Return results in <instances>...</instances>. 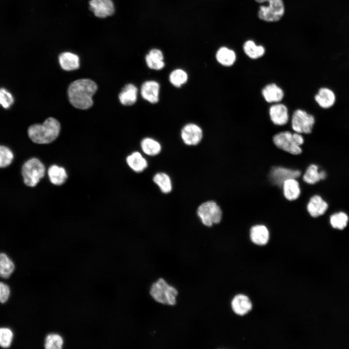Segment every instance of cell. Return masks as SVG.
<instances>
[{"instance_id": "obj_1", "label": "cell", "mask_w": 349, "mask_h": 349, "mask_svg": "<svg viewBox=\"0 0 349 349\" xmlns=\"http://www.w3.org/2000/svg\"><path fill=\"white\" fill-rule=\"evenodd\" d=\"M96 83L90 79H83L72 82L68 89L71 104L79 109H87L93 104L92 96L97 90Z\"/></svg>"}, {"instance_id": "obj_2", "label": "cell", "mask_w": 349, "mask_h": 349, "mask_svg": "<svg viewBox=\"0 0 349 349\" xmlns=\"http://www.w3.org/2000/svg\"><path fill=\"white\" fill-rule=\"evenodd\" d=\"M61 126L59 121L52 117L47 119L42 124H35L28 129V135L34 143L39 144L48 143L58 137Z\"/></svg>"}, {"instance_id": "obj_3", "label": "cell", "mask_w": 349, "mask_h": 349, "mask_svg": "<svg viewBox=\"0 0 349 349\" xmlns=\"http://www.w3.org/2000/svg\"><path fill=\"white\" fill-rule=\"evenodd\" d=\"M150 294L153 299L158 302L174 305L176 302L178 291L164 279L159 278L151 286Z\"/></svg>"}, {"instance_id": "obj_4", "label": "cell", "mask_w": 349, "mask_h": 349, "mask_svg": "<svg viewBox=\"0 0 349 349\" xmlns=\"http://www.w3.org/2000/svg\"><path fill=\"white\" fill-rule=\"evenodd\" d=\"M273 141L282 150L293 155H299L302 152L300 146L303 143L304 139L300 133L286 131L275 134Z\"/></svg>"}, {"instance_id": "obj_5", "label": "cell", "mask_w": 349, "mask_h": 349, "mask_svg": "<svg viewBox=\"0 0 349 349\" xmlns=\"http://www.w3.org/2000/svg\"><path fill=\"white\" fill-rule=\"evenodd\" d=\"M45 167L38 159L32 158L26 161L21 168L24 183L29 187H35L44 177Z\"/></svg>"}, {"instance_id": "obj_6", "label": "cell", "mask_w": 349, "mask_h": 349, "mask_svg": "<svg viewBox=\"0 0 349 349\" xmlns=\"http://www.w3.org/2000/svg\"><path fill=\"white\" fill-rule=\"evenodd\" d=\"M257 2H267V6H261L258 11L259 18L267 22L279 20L283 16L285 7L283 0H255Z\"/></svg>"}, {"instance_id": "obj_7", "label": "cell", "mask_w": 349, "mask_h": 349, "mask_svg": "<svg viewBox=\"0 0 349 349\" xmlns=\"http://www.w3.org/2000/svg\"><path fill=\"white\" fill-rule=\"evenodd\" d=\"M197 213L203 224L208 227L219 223L222 219V210L213 201L201 204L198 207Z\"/></svg>"}, {"instance_id": "obj_8", "label": "cell", "mask_w": 349, "mask_h": 349, "mask_svg": "<svg viewBox=\"0 0 349 349\" xmlns=\"http://www.w3.org/2000/svg\"><path fill=\"white\" fill-rule=\"evenodd\" d=\"M315 122L313 115L303 110L298 109L292 115L291 126L296 132L309 134L312 131Z\"/></svg>"}, {"instance_id": "obj_9", "label": "cell", "mask_w": 349, "mask_h": 349, "mask_svg": "<svg viewBox=\"0 0 349 349\" xmlns=\"http://www.w3.org/2000/svg\"><path fill=\"white\" fill-rule=\"evenodd\" d=\"M181 136L186 144L195 145L201 142L203 137V131L198 125L190 123L182 128Z\"/></svg>"}, {"instance_id": "obj_10", "label": "cell", "mask_w": 349, "mask_h": 349, "mask_svg": "<svg viewBox=\"0 0 349 349\" xmlns=\"http://www.w3.org/2000/svg\"><path fill=\"white\" fill-rule=\"evenodd\" d=\"M89 4L90 9L98 17L104 18L112 15L114 12L111 0H91Z\"/></svg>"}, {"instance_id": "obj_11", "label": "cell", "mask_w": 349, "mask_h": 349, "mask_svg": "<svg viewBox=\"0 0 349 349\" xmlns=\"http://www.w3.org/2000/svg\"><path fill=\"white\" fill-rule=\"evenodd\" d=\"M269 114L271 121L276 125L283 126L288 121V109L283 104L277 103L271 106L269 110Z\"/></svg>"}, {"instance_id": "obj_12", "label": "cell", "mask_w": 349, "mask_h": 349, "mask_svg": "<svg viewBox=\"0 0 349 349\" xmlns=\"http://www.w3.org/2000/svg\"><path fill=\"white\" fill-rule=\"evenodd\" d=\"M159 85L154 80L144 82L141 88V94L142 97L150 103L155 104L159 99Z\"/></svg>"}, {"instance_id": "obj_13", "label": "cell", "mask_w": 349, "mask_h": 349, "mask_svg": "<svg viewBox=\"0 0 349 349\" xmlns=\"http://www.w3.org/2000/svg\"><path fill=\"white\" fill-rule=\"evenodd\" d=\"M301 172L283 167H276L271 173V177L273 182L278 185H283L284 181L290 178H296L300 176Z\"/></svg>"}, {"instance_id": "obj_14", "label": "cell", "mask_w": 349, "mask_h": 349, "mask_svg": "<svg viewBox=\"0 0 349 349\" xmlns=\"http://www.w3.org/2000/svg\"><path fill=\"white\" fill-rule=\"evenodd\" d=\"M315 99L321 108L329 109L335 103L336 96L331 89L322 87L319 89L317 94L315 96Z\"/></svg>"}, {"instance_id": "obj_15", "label": "cell", "mask_w": 349, "mask_h": 349, "mask_svg": "<svg viewBox=\"0 0 349 349\" xmlns=\"http://www.w3.org/2000/svg\"><path fill=\"white\" fill-rule=\"evenodd\" d=\"M231 306L236 314L242 316L248 313L252 309V304L247 296L238 294L233 299Z\"/></svg>"}, {"instance_id": "obj_16", "label": "cell", "mask_w": 349, "mask_h": 349, "mask_svg": "<svg viewBox=\"0 0 349 349\" xmlns=\"http://www.w3.org/2000/svg\"><path fill=\"white\" fill-rule=\"evenodd\" d=\"M262 94L268 103H278L284 97L283 90L275 83L267 85L262 90Z\"/></svg>"}, {"instance_id": "obj_17", "label": "cell", "mask_w": 349, "mask_h": 349, "mask_svg": "<svg viewBox=\"0 0 349 349\" xmlns=\"http://www.w3.org/2000/svg\"><path fill=\"white\" fill-rule=\"evenodd\" d=\"M327 203L318 195H315L311 198L307 204V209L310 215L317 217L323 215L327 210Z\"/></svg>"}, {"instance_id": "obj_18", "label": "cell", "mask_w": 349, "mask_h": 349, "mask_svg": "<svg viewBox=\"0 0 349 349\" xmlns=\"http://www.w3.org/2000/svg\"><path fill=\"white\" fill-rule=\"evenodd\" d=\"M250 235L252 242L258 245L266 244L270 237L267 228L263 225H256L252 227Z\"/></svg>"}, {"instance_id": "obj_19", "label": "cell", "mask_w": 349, "mask_h": 349, "mask_svg": "<svg viewBox=\"0 0 349 349\" xmlns=\"http://www.w3.org/2000/svg\"><path fill=\"white\" fill-rule=\"evenodd\" d=\"M137 88L132 84H128L122 89L119 95L120 102L124 105H132L137 100Z\"/></svg>"}, {"instance_id": "obj_20", "label": "cell", "mask_w": 349, "mask_h": 349, "mask_svg": "<svg viewBox=\"0 0 349 349\" xmlns=\"http://www.w3.org/2000/svg\"><path fill=\"white\" fill-rule=\"evenodd\" d=\"M145 61L148 67L154 70H160L165 65L162 52L156 48L151 49L146 55Z\"/></svg>"}, {"instance_id": "obj_21", "label": "cell", "mask_w": 349, "mask_h": 349, "mask_svg": "<svg viewBox=\"0 0 349 349\" xmlns=\"http://www.w3.org/2000/svg\"><path fill=\"white\" fill-rule=\"evenodd\" d=\"M59 61L61 67L66 71L78 69L79 66V57L71 52H64L60 54Z\"/></svg>"}, {"instance_id": "obj_22", "label": "cell", "mask_w": 349, "mask_h": 349, "mask_svg": "<svg viewBox=\"0 0 349 349\" xmlns=\"http://www.w3.org/2000/svg\"><path fill=\"white\" fill-rule=\"evenodd\" d=\"M285 197L289 201L297 199L300 194V189L298 182L295 178L288 179L283 184Z\"/></svg>"}, {"instance_id": "obj_23", "label": "cell", "mask_w": 349, "mask_h": 349, "mask_svg": "<svg viewBox=\"0 0 349 349\" xmlns=\"http://www.w3.org/2000/svg\"><path fill=\"white\" fill-rule=\"evenodd\" d=\"M129 167L134 171L140 173L147 167V162L139 152H134L127 156L126 159Z\"/></svg>"}, {"instance_id": "obj_24", "label": "cell", "mask_w": 349, "mask_h": 349, "mask_svg": "<svg viewBox=\"0 0 349 349\" xmlns=\"http://www.w3.org/2000/svg\"><path fill=\"white\" fill-rule=\"evenodd\" d=\"M48 174L50 181L55 185H61L64 183L67 176L65 170L56 165L49 167Z\"/></svg>"}, {"instance_id": "obj_25", "label": "cell", "mask_w": 349, "mask_h": 349, "mask_svg": "<svg viewBox=\"0 0 349 349\" xmlns=\"http://www.w3.org/2000/svg\"><path fill=\"white\" fill-rule=\"evenodd\" d=\"M216 56L217 61L226 66L232 65L236 60L235 52L226 47L221 48L217 51Z\"/></svg>"}, {"instance_id": "obj_26", "label": "cell", "mask_w": 349, "mask_h": 349, "mask_svg": "<svg viewBox=\"0 0 349 349\" xmlns=\"http://www.w3.org/2000/svg\"><path fill=\"white\" fill-rule=\"evenodd\" d=\"M326 177L324 171L319 172L317 166L312 164L308 167L303 176V180L309 184H314Z\"/></svg>"}, {"instance_id": "obj_27", "label": "cell", "mask_w": 349, "mask_h": 349, "mask_svg": "<svg viewBox=\"0 0 349 349\" xmlns=\"http://www.w3.org/2000/svg\"><path fill=\"white\" fill-rule=\"evenodd\" d=\"M141 147L143 151L149 156H155L159 154L161 149L160 143L151 138H145L141 143Z\"/></svg>"}, {"instance_id": "obj_28", "label": "cell", "mask_w": 349, "mask_h": 349, "mask_svg": "<svg viewBox=\"0 0 349 349\" xmlns=\"http://www.w3.org/2000/svg\"><path fill=\"white\" fill-rule=\"evenodd\" d=\"M243 50L249 57L253 59L262 57L265 52V48L263 46H257L251 40H248L244 43Z\"/></svg>"}, {"instance_id": "obj_29", "label": "cell", "mask_w": 349, "mask_h": 349, "mask_svg": "<svg viewBox=\"0 0 349 349\" xmlns=\"http://www.w3.org/2000/svg\"><path fill=\"white\" fill-rule=\"evenodd\" d=\"M154 182L159 188L164 193H168L172 190V185L170 177L164 173H158L153 177Z\"/></svg>"}, {"instance_id": "obj_30", "label": "cell", "mask_w": 349, "mask_h": 349, "mask_svg": "<svg viewBox=\"0 0 349 349\" xmlns=\"http://www.w3.org/2000/svg\"><path fill=\"white\" fill-rule=\"evenodd\" d=\"M15 270V265L12 261L4 253H0V276L8 278Z\"/></svg>"}, {"instance_id": "obj_31", "label": "cell", "mask_w": 349, "mask_h": 349, "mask_svg": "<svg viewBox=\"0 0 349 349\" xmlns=\"http://www.w3.org/2000/svg\"><path fill=\"white\" fill-rule=\"evenodd\" d=\"M14 159L13 151L7 146L0 145V168L7 167Z\"/></svg>"}, {"instance_id": "obj_32", "label": "cell", "mask_w": 349, "mask_h": 349, "mask_svg": "<svg viewBox=\"0 0 349 349\" xmlns=\"http://www.w3.org/2000/svg\"><path fill=\"white\" fill-rule=\"evenodd\" d=\"M63 345V339L58 333H50L45 338L44 346L47 349H61Z\"/></svg>"}, {"instance_id": "obj_33", "label": "cell", "mask_w": 349, "mask_h": 349, "mask_svg": "<svg viewBox=\"0 0 349 349\" xmlns=\"http://www.w3.org/2000/svg\"><path fill=\"white\" fill-rule=\"evenodd\" d=\"M169 80L171 84L174 86L180 87L187 82L188 75L182 69H175L170 73Z\"/></svg>"}, {"instance_id": "obj_34", "label": "cell", "mask_w": 349, "mask_h": 349, "mask_svg": "<svg viewBox=\"0 0 349 349\" xmlns=\"http://www.w3.org/2000/svg\"><path fill=\"white\" fill-rule=\"evenodd\" d=\"M349 221L348 215L344 212H340L332 215L330 217L332 226L336 229H343L346 227Z\"/></svg>"}, {"instance_id": "obj_35", "label": "cell", "mask_w": 349, "mask_h": 349, "mask_svg": "<svg viewBox=\"0 0 349 349\" xmlns=\"http://www.w3.org/2000/svg\"><path fill=\"white\" fill-rule=\"evenodd\" d=\"M14 102L15 98L12 93L4 87H0V106L4 109H8Z\"/></svg>"}, {"instance_id": "obj_36", "label": "cell", "mask_w": 349, "mask_h": 349, "mask_svg": "<svg viewBox=\"0 0 349 349\" xmlns=\"http://www.w3.org/2000/svg\"><path fill=\"white\" fill-rule=\"evenodd\" d=\"M13 336V333L9 329L0 328V346L8 348L11 344Z\"/></svg>"}, {"instance_id": "obj_37", "label": "cell", "mask_w": 349, "mask_h": 349, "mask_svg": "<svg viewBox=\"0 0 349 349\" xmlns=\"http://www.w3.org/2000/svg\"><path fill=\"white\" fill-rule=\"evenodd\" d=\"M10 290L9 286L3 283L0 282V302H5L10 295Z\"/></svg>"}]
</instances>
